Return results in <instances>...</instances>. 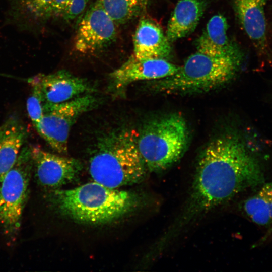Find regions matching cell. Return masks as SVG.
<instances>
[{"mask_svg": "<svg viewBox=\"0 0 272 272\" xmlns=\"http://www.w3.org/2000/svg\"><path fill=\"white\" fill-rule=\"evenodd\" d=\"M264 182L260 165L242 137L233 131L216 136L201 152L185 203L161 241L168 244L200 216Z\"/></svg>", "mask_w": 272, "mask_h": 272, "instance_id": "6da1fadb", "label": "cell"}, {"mask_svg": "<svg viewBox=\"0 0 272 272\" xmlns=\"http://www.w3.org/2000/svg\"><path fill=\"white\" fill-rule=\"evenodd\" d=\"M45 199L57 214L77 223L102 225L116 221L141 208L139 193L88 182L70 189L47 190Z\"/></svg>", "mask_w": 272, "mask_h": 272, "instance_id": "7a4b0ae2", "label": "cell"}, {"mask_svg": "<svg viewBox=\"0 0 272 272\" xmlns=\"http://www.w3.org/2000/svg\"><path fill=\"white\" fill-rule=\"evenodd\" d=\"M138 135L133 129L120 127L98 139L88 162L94 181L118 188L144 179L148 170L138 148Z\"/></svg>", "mask_w": 272, "mask_h": 272, "instance_id": "3957f363", "label": "cell"}, {"mask_svg": "<svg viewBox=\"0 0 272 272\" xmlns=\"http://www.w3.org/2000/svg\"><path fill=\"white\" fill-rule=\"evenodd\" d=\"M242 57H217L198 51L190 55L174 75L153 81L166 94L202 93L230 83L237 75Z\"/></svg>", "mask_w": 272, "mask_h": 272, "instance_id": "277c9868", "label": "cell"}, {"mask_svg": "<svg viewBox=\"0 0 272 272\" xmlns=\"http://www.w3.org/2000/svg\"><path fill=\"white\" fill-rule=\"evenodd\" d=\"M189 141L185 119L174 113L147 121L138 135V148L147 169L156 173L166 170L180 160Z\"/></svg>", "mask_w": 272, "mask_h": 272, "instance_id": "5b68a950", "label": "cell"}, {"mask_svg": "<svg viewBox=\"0 0 272 272\" xmlns=\"http://www.w3.org/2000/svg\"><path fill=\"white\" fill-rule=\"evenodd\" d=\"M32 170L31 146L24 145L15 164L0 183V225L10 237L15 236L20 229Z\"/></svg>", "mask_w": 272, "mask_h": 272, "instance_id": "8992f818", "label": "cell"}, {"mask_svg": "<svg viewBox=\"0 0 272 272\" xmlns=\"http://www.w3.org/2000/svg\"><path fill=\"white\" fill-rule=\"evenodd\" d=\"M97 103V98L92 94L60 103H44L43 116L34 126L54 150L66 154L71 127L81 115L93 109Z\"/></svg>", "mask_w": 272, "mask_h": 272, "instance_id": "52a82bcc", "label": "cell"}, {"mask_svg": "<svg viewBox=\"0 0 272 272\" xmlns=\"http://www.w3.org/2000/svg\"><path fill=\"white\" fill-rule=\"evenodd\" d=\"M117 26L97 0L79 22L74 40L75 50L85 54L101 52L115 41Z\"/></svg>", "mask_w": 272, "mask_h": 272, "instance_id": "ba28073f", "label": "cell"}, {"mask_svg": "<svg viewBox=\"0 0 272 272\" xmlns=\"http://www.w3.org/2000/svg\"><path fill=\"white\" fill-rule=\"evenodd\" d=\"M33 170L37 183L46 190L77 181L83 169L78 159L60 156L31 146Z\"/></svg>", "mask_w": 272, "mask_h": 272, "instance_id": "9c48e42d", "label": "cell"}, {"mask_svg": "<svg viewBox=\"0 0 272 272\" xmlns=\"http://www.w3.org/2000/svg\"><path fill=\"white\" fill-rule=\"evenodd\" d=\"M180 66L165 59H138L131 55L109 75L113 91L121 92L130 84L158 80L175 74Z\"/></svg>", "mask_w": 272, "mask_h": 272, "instance_id": "30bf717a", "label": "cell"}, {"mask_svg": "<svg viewBox=\"0 0 272 272\" xmlns=\"http://www.w3.org/2000/svg\"><path fill=\"white\" fill-rule=\"evenodd\" d=\"M37 77L44 103H60L95 91L86 79L66 70Z\"/></svg>", "mask_w": 272, "mask_h": 272, "instance_id": "8fae6325", "label": "cell"}, {"mask_svg": "<svg viewBox=\"0 0 272 272\" xmlns=\"http://www.w3.org/2000/svg\"><path fill=\"white\" fill-rule=\"evenodd\" d=\"M133 52L138 59H167L171 53V42L160 26L153 20H140L133 38Z\"/></svg>", "mask_w": 272, "mask_h": 272, "instance_id": "7c38bea8", "label": "cell"}, {"mask_svg": "<svg viewBox=\"0 0 272 272\" xmlns=\"http://www.w3.org/2000/svg\"><path fill=\"white\" fill-rule=\"evenodd\" d=\"M228 26L222 15L212 17L196 41L197 51L217 57H242L239 47L228 37Z\"/></svg>", "mask_w": 272, "mask_h": 272, "instance_id": "4fadbf2b", "label": "cell"}, {"mask_svg": "<svg viewBox=\"0 0 272 272\" xmlns=\"http://www.w3.org/2000/svg\"><path fill=\"white\" fill-rule=\"evenodd\" d=\"M269 0H233L238 20L258 50L267 47L265 7Z\"/></svg>", "mask_w": 272, "mask_h": 272, "instance_id": "5bb4252c", "label": "cell"}, {"mask_svg": "<svg viewBox=\"0 0 272 272\" xmlns=\"http://www.w3.org/2000/svg\"><path fill=\"white\" fill-rule=\"evenodd\" d=\"M27 135L26 127L16 115L9 116L0 126V183L15 164Z\"/></svg>", "mask_w": 272, "mask_h": 272, "instance_id": "9a60e30c", "label": "cell"}, {"mask_svg": "<svg viewBox=\"0 0 272 272\" xmlns=\"http://www.w3.org/2000/svg\"><path fill=\"white\" fill-rule=\"evenodd\" d=\"M53 1L8 0V22L21 30H35L50 18Z\"/></svg>", "mask_w": 272, "mask_h": 272, "instance_id": "2e32d148", "label": "cell"}, {"mask_svg": "<svg viewBox=\"0 0 272 272\" xmlns=\"http://www.w3.org/2000/svg\"><path fill=\"white\" fill-rule=\"evenodd\" d=\"M207 6L205 0H179L169 20L166 35L172 43L195 29Z\"/></svg>", "mask_w": 272, "mask_h": 272, "instance_id": "e0dca14e", "label": "cell"}, {"mask_svg": "<svg viewBox=\"0 0 272 272\" xmlns=\"http://www.w3.org/2000/svg\"><path fill=\"white\" fill-rule=\"evenodd\" d=\"M243 209L255 224L261 226L272 224V182L263 184L257 193L247 198Z\"/></svg>", "mask_w": 272, "mask_h": 272, "instance_id": "ac0fdd59", "label": "cell"}, {"mask_svg": "<svg viewBox=\"0 0 272 272\" xmlns=\"http://www.w3.org/2000/svg\"><path fill=\"white\" fill-rule=\"evenodd\" d=\"M118 26L140 16L150 0H99Z\"/></svg>", "mask_w": 272, "mask_h": 272, "instance_id": "d6986e66", "label": "cell"}, {"mask_svg": "<svg viewBox=\"0 0 272 272\" xmlns=\"http://www.w3.org/2000/svg\"><path fill=\"white\" fill-rule=\"evenodd\" d=\"M32 91L27 101V110L34 126L43 116L44 102L37 77L32 79Z\"/></svg>", "mask_w": 272, "mask_h": 272, "instance_id": "ffe728a7", "label": "cell"}, {"mask_svg": "<svg viewBox=\"0 0 272 272\" xmlns=\"http://www.w3.org/2000/svg\"><path fill=\"white\" fill-rule=\"evenodd\" d=\"M89 0H71L61 17L66 21L74 20L84 11Z\"/></svg>", "mask_w": 272, "mask_h": 272, "instance_id": "44dd1931", "label": "cell"}, {"mask_svg": "<svg viewBox=\"0 0 272 272\" xmlns=\"http://www.w3.org/2000/svg\"><path fill=\"white\" fill-rule=\"evenodd\" d=\"M71 0H54L50 10V18L62 17L64 10Z\"/></svg>", "mask_w": 272, "mask_h": 272, "instance_id": "7402d4cb", "label": "cell"}]
</instances>
